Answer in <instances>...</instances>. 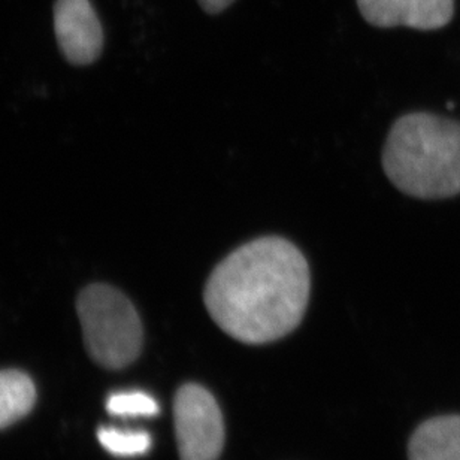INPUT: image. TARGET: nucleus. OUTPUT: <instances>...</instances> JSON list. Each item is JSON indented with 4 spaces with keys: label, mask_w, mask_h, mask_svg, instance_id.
<instances>
[{
    "label": "nucleus",
    "mask_w": 460,
    "mask_h": 460,
    "mask_svg": "<svg viewBox=\"0 0 460 460\" xmlns=\"http://www.w3.org/2000/svg\"><path fill=\"white\" fill-rule=\"evenodd\" d=\"M304 252L281 236H261L227 254L205 284L211 319L243 344H266L293 332L310 301Z\"/></svg>",
    "instance_id": "f257e3e1"
},
{
    "label": "nucleus",
    "mask_w": 460,
    "mask_h": 460,
    "mask_svg": "<svg viewBox=\"0 0 460 460\" xmlns=\"http://www.w3.org/2000/svg\"><path fill=\"white\" fill-rule=\"evenodd\" d=\"M383 168L398 190L416 199L460 195V123L429 112L402 115L385 139Z\"/></svg>",
    "instance_id": "f03ea898"
},
{
    "label": "nucleus",
    "mask_w": 460,
    "mask_h": 460,
    "mask_svg": "<svg viewBox=\"0 0 460 460\" xmlns=\"http://www.w3.org/2000/svg\"><path fill=\"white\" fill-rule=\"evenodd\" d=\"M85 349L94 362L121 369L137 360L144 329L137 308L124 293L108 284H90L76 299Z\"/></svg>",
    "instance_id": "7ed1b4c3"
},
{
    "label": "nucleus",
    "mask_w": 460,
    "mask_h": 460,
    "mask_svg": "<svg viewBox=\"0 0 460 460\" xmlns=\"http://www.w3.org/2000/svg\"><path fill=\"white\" fill-rule=\"evenodd\" d=\"M173 412L180 459L217 460L225 444V423L213 394L199 385H182Z\"/></svg>",
    "instance_id": "20e7f679"
},
{
    "label": "nucleus",
    "mask_w": 460,
    "mask_h": 460,
    "mask_svg": "<svg viewBox=\"0 0 460 460\" xmlns=\"http://www.w3.org/2000/svg\"><path fill=\"white\" fill-rule=\"evenodd\" d=\"M54 31L67 62L87 66L103 49V31L92 0H56Z\"/></svg>",
    "instance_id": "39448f33"
},
{
    "label": "nucleus",
    "mask_w": 460,
    "mask_h": 460,
    "mask_svg": "<svg viewBox=\"0 0 460 460\" xmlns=\"http://www.w3.org/2000/svg\"><path fill=\"white\" fill-rule=\"evenodd\" d=\"M358 6L369 24L383 29L437 31L447 26L455 13V0H358Z\"/></svg>",
    "instance_id": "423d86ee"
},
{
    "label": "nucleus",
    "mask_w": 460,
    "mask_h": 460,
    "mask_svg": "<svg viewBox=\"0 0 460 460\" xmlns=\"http://www.w3.org/2000/svg\"><path fill=\"white\" fill-rule=\"evenodd\" d=\"M410 460H460V416H441L421 423L408 446Z\"/></svg>",
    "instance_id": "0eeeda50"
},
{
    "label": "nucleus",
    "mask_w": 460,
    "mask_h": 460,
    "mask_svg": "<svg viewBox=\"0 0 460 460\" xmlns=\"http://www.w3.org/2000/svg\"><path fill=\"white\" fill-rule=\"evenodd\" d=\"M36 389L31 376L22 371H0V429L13 425L35 405Z\"/></svg>",
    "instance_id": "6e6552de"
},
{
    "label": "nucleus",
    "mask_w": 460,
    "mask_h": 460,
    "mask_svg": "<svg viewBox=\"0 0 460 460\" xmlns=\"http://www.w3.org/2000/svg\"><path fill=\"white\" fill-rule=\"evenodd\" d=\"M98 438L102 447L114 456H141L151 447L150 435L142 430H121L102 426L98 430Z\"/></svg>",
    "instance_id": "1a4fd4ad"
},
{
    "label": "nucleus",
    "mask_w": 460,
    "mask_h": 460,
    "mask_svg": "<svg viewBox=\"0 0 460 460\" xmlns=\"http://www.w3.org/2000/svg\"><path fill=\"white\" fill-rule=\"evenodd\" d=\"M107 411L117 417H153L159 414V403L139 390L117 392L108 398Z\"/></svg>",
    "instance_id": "9d476101"
},
{
    "label": "nucleus",
    "mask_w": 460,
    "mask_h": 460,
    "mask_svg": "<svg viewBox=\"0 0 460 460\" xmlns=\"http://www.w3.org/2000/svg\"><path fill=\"white\" fill-rule=\"evenodd\" d=\"M200 8L204 9L205 13L216 15L229 8L230 4H234V0H198Z\"/></svg>",
    "instance_id": "9b49d317"
}]
</instances>
